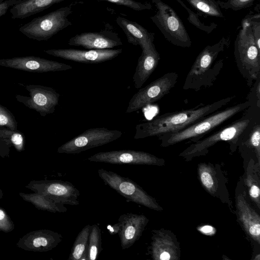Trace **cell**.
I'll return each mask as SVG.
<instances>
[{
	"mask_svg": "<svg viewBox=\"0 0 260 260\" xmlns=\"http://www.w3.org/2000/svg\"><path fill=\"white\" fill-rule=\"evenodd\" d=\"M234 96L227 97L202 107L168 112L157 115L136 126L134 139L159 136L179 131L217 111L230 103Z\"/></svg>",
	"mask_w": 260,
	"mask_h": 260,
	"instance_id": "6da1fadb",
	"label": "cell"
},
{
	"mask_svg": "<svg viewBox=\"0 0 260 260\" xmlns=\"http://www.w3.org/2000/svg\"><path fill=\"white\" fill-rule=\"evenodd\" d=\"M229 37H222L216 43L206 46L196 57L183 86L184 90L198 91L213 85L223 68L224 59L217 60L230 45Z\"/></svg>",
	"mask_w": 260,
	"mask_h": 260,
	"instance_id": "7a4b0ae2",
	"label": "cell"
},
{
	"mask_svg": "<svg viewBox=\"0 0 260 260\" xmlns=\"http://www.w3.org/2000/svg\"><path fill=\"white\" fill-rule=\"evenodd\" d=\"M244 114L207 137L196 141L180 153L179 156L186 159L206 154L208 149L220 142H226L234 149L238 146L243 133L256 119L260 118V107L250 105Z\"/></svg>",
	"mask_w": 260,
	"mask_h": 260,
	"instance_id": "3957f363",
	"label": "cell"
},
{
	"mask_svg": "<svg viewBox=\"0 0 260 260\" xmlns=\"http://www.w3.org/2000/svg\"><path fill=\"white\" fill-rule=\"evenodd\" d=\"M250 106V102L247 100L222 110L216 111L179 131L159 136L160 145L167 147L185 140H190L193 142L198 141Z\"/></svg>",
	"mask_w": 260,
	"mask_h": 260,
	"instance_id": "277c9868",
	"label": "cell"
},
{
	"mask_svg": "<svg viewBox=\"0 0 260 260\" xmlns=\"http://www.w3.org/2000/svg\"><path fill=\"white\" fill-rule=\"evenodd\" d=\"M234 57L237 68L247 85L260 78V49L250 26L241 25L234 43Z\"/></svg>",
	"mask_w": 260,
	"mask_h": 260,
	"instance_id": "5b68a950",
	"label": "cell"
},
{
	"mask_svg": "<svg viewBox=\"0 0 260 260\" xmlns=\"http://www.w3.org/2000/svg\"><path fill=\"white\" fill-rule=\"evenodd\" d=\"M156 13L150 17L165 39L172 44L188 48L192 42L186 28L175 10L161 0H151Z\"/></svg>",
	"mask_w": 260,
	"mask_h": 260,
	"instance_id": "8992f818",
	"label": "cell"
},
{
	"mask_svg": "<svg viewBox=\"0 0 260 260\" xmlns=\"http://www.w3.org/2000/svg\"><path fill=\"white\" fill-rule=\"evenodd\" d=\"M70 6L60 8L42 16L36 17L20 26L19 31L29 39L46 41L72 23L68 19L72 13Z\"/></svg>",
	"mask_w": 260,
	"mask_h": 260,
	"instance_id": "52a82bcc",
	"label": "cell"
},
{
	"mask_svg": "<svg viewBox=\"0 0 260 260\" xmlns=\"http://www.w3.org/2000/svg\"><path fill=\"white\" fill-rule=\"evenodd\" d=\"M98 173L106 185L127 201L156 211L162 210L154 198L129 178L104 169H99Z\"/></svg>",
	"mask_w": 260,
	"mask_h": 260,
	"instance_id": "ba28073f",
	"label": "cell"
},
{
	"mask_svg": "<svg viewBox=\"0 0 260 260\" xmlns=\"http://www.w3.org/2000/svg\"><path fill=\"white\" fill-rule=\"evenodd\" d=\"M122 135V133L118 130H110L106 127L90 128L61 145L57 152L78 154L112 142Z\"/></svg>",
	"mask_w": 260,
	"mask_h": 260,
	"instance_id": "9c48e42d",
	"label": "cell"
},
{
	"mask_svg": "<svg viewBox=\"0 0 260 260\" xmlns=\"http://www.w3.org/2000/svg\"><path fill=\"white\" fill-rule=\"evenodd\" d=\"M178 76L176 72H169L140 88L130 100L126 113L137 111L161 99L175 86Z\"/></svg>",
	"mask_w": 260,
	"mask_h": 260,
	"instance_id": "30bf717a",
	"label": "cell"
},
{
	"mask_svg": "<svg viewBox=\"0 0 260 260\" xmlns=\"http://www.w3.org/2000/svg\"><path fill=\"white\" fill-rule=\"evenodd\" d=\"M24 86L29 92V96L17 94L15 98L18 102L43 117L55 111L60 94L54 89L40 85L28 84Z\"/></svg>",
	"mask_w": 260,
	"mask_h": 260,
	"instance_id": "8fae6325",
	"label": "cell"
},
{
	"mask_svg": "<svg viewBox=\"0 0 260 260\" xmlns=\"http://www.w3.org/2000/svg\"><path fill=\"white\" fill-rule=\"evenodd\" d=\"M95 162L115 165H143L161 166L164 160L148 152L134 150H112L96 153L87 158Z\"/></svg>",
	"mask_w": 260,
	"mask_h": 260,
	"instance_id": "7c38bea8",
	"label": "cell"
},
{
	"mask_svg": "<svg viewBox=\"0 0 260 260\" xmlns=\"http://www.w3.org/2000/svg\"><path fill=\"white\" fill-rule=\"evenodd\" d=\"M50 55L84 63H99L110 60L121 53L122 49H51L44 51Z\"/></svg>",
	"mask_w": 260,
	"mask_h": 260,
	"instance_id": "4fadbf2b",
	"label": "cell"
},
{
	"mask_svg": "<svg viewBox=\"0 0 260 260\" xmlns=\"http://www.w3.org/2000/svg\"><path fill=\"white\" fill-rule=\"evenodd\" d=\"M0 66L35 73L64 71L70 65L38 56H26L0 59Z\"/></svg>",
	"mask_w": 260,
	"mask_h": 260,
	"instance_id": "5bb4252c",
	"label": "cell"
},
{
	"mask_svg": "<svg viewBox=\"0 0 260 260\" xmlns=\"http://www.w3.org/2000/svg\"><path fill=\"white\" fill-rule=\"evenodd\" d=\"M148 219L143 214L127 213L121 215L116 223L117 234L123 250L132 247L142 236Z\"/></svg>",
	"mask_w": 260,
	"mask_h": 260,
	"instance_id": "9a60e30c",
	"label": "cell"
},
{
	"mask_svg": "<svg viewBox=\"0 0 260 260\" xmlns=\"http://www.w3.org/2000/svg\"><path fill=\"white\" fill-rule=\"evenodd\" d=\"M68 44L87 49H112L122 45L118 35L109 31L85 32L77 34L71 38Z\"/></svg>",
	"mask_w": 260,
	"mask_h": 260,
	"instance_id": "2e32d148",
	"label": "cell"
},
{
	"mask_svg": "<svg viewBox=\"0 0 260 260\" xmlns=\"http://www.w3.org/2000/svg\"><path fill=\"white\" fill-rule=\"evenodd\" d=\"M116 22L125 34L128 42L140 46L142 52L148 51L155 46L154 33L149 32L138 23L121 16L116 18Z\"/></svg>",
	"mask_w": 260,
	"mask_h": 260,
	"instance_id": "e0dca14e",
	"label": "cell"
},
{
	"mask_svg": "<svg viewBox=\"0 0 260 260\" xmlns=\"http://www.w3.org/2000/svg\"><path fill=\"white\" fill-rule=\"evenodd\" d=\"M237 207L239 220L249 236L260 243V217L250 206L244 197L239 194L237 197Z\"/></svg>",
	"mask_w": 260,
	"mask_h": 260,
	"instance_id": "ac0fdd59",
	"label": "cell"
},
{
	"mask_svg": "<svg viewBox=\"0 0 260 260\" xmlns=\"http://www.w3.org/2000/svg\"><path fill=\"white\" fill-rule=\"evenodd\" d=\"M160 58L155 46L148 51L142 52L133 77L136 88L142 87L156 68Z\"/></svg>",
	"mask_w": 260,
	"mask_h": 260,
	"instance_id": "d6986e66",
	"label": "cell"
},
{
	"mask_svg": "<svg viewBox=\"0 0 260 260\" xmlns=\"http://www.w3.org/2000/svg\"><path fill=\"white\" fill-rule=\"evenodd\" d=\"M46 192L57 203L71 206L79 204L80 191L69 181L52 182L47 186Z\"/></svg>",
	"mask_w": 260,
	"mask_h": 260,
	"instance_id": "ffe728a7",
	"label": "cell"
},
{
	"mask_svg": "<svg viewBox=\"0 0 260 260\" xmlns=\"http://www.w3.org/2000/svg\"><path fill=\"white\" fill-rule=\"evenodd\" d=\"M149 253L154 259H177L176 247L170 237L160 231H153Z\"/></svg>",
	"mask_w": 260,
	"mask_h": 260,
	"instance_id": "44dd1931",
	"label": "cell"
},
{
	"mask_svg": "<svg viewBox=\"0 0 260 260\" xmlns=\"http://www.w3.org/2000/svg\"><path fill=\"white\" fill-rule=\"evenodd\" d=\"M65 0H21L10 9L13 19H24Z\"/></svg>",
	"mask_w": 260,
	"mask_h": 260,
	"instance_id": "7402d4cb",
	"label": "cell"
},
{
	"mask_svg": "<svg viewBox=\"0 0 260 260\" xmlns=\"http://www.w3.org/2000/svg\"><path fill=\"white\" fill-rule=\"evenodd\" d=\"M91 225L84 226L78 233L73 243L69 260H88V245Z\"/></svg>",
	"mask_w": 260,
	"mask_h": 260,
	"instance_id": "603a6c76",
	"label": "cell"
},
{
	"mask_svg": "<svg viewBox=\"0 0 260 260\" xmlns=\"http://www.w3.org/2000/svg\"><path fill=\"white\" fill-rule=\"evenodd\" d=\"M198 11V13L207 16L223 18L218 0H185Z\"/></svg>",
	"mask_w": 260,
	"mask_h": 260,
	"instance_id": "cb8c5ba5",
	"label": "cell"
},
{
	"mask_svg": "<svg viewBox=\"0 0 260 260\" xmlns=\"http://www.w3.org/2000/svg\"><path fill=\"white\" fill-rule=\"evenodd\" d=\"M102 248V236L101 228L98 224L91 225L88 245V260L98 258Z\"/></svg>",
	"mask_w": 260,
	"mask_h": 260,
	"instance_id": "d4e9b609",
	"label": "cell"
},
{
	"mask_svg": "<svg viewBox=\"0 0 260 260\" xmlns=\"http://www.w3.org/2000/svg\"><path fill=\"white\" fill-rule=\"evenodd\" d=\"M198 174L203 186L211 194H214L217 187L212 168L205 164H201L198 167Z\"/></svg>",
	"mask_w": 260,
	"mask_h": 260,
	"instance_id": "484cf974",
	"label": "cell"
},
{
	"mask_svg": "<svg viewBox=\"0 0 260 260\" xmlns=\"http://www.w3.org/2000/svg\"><path fill=\"white\" fill-rule=\"evenodd\" d=\"M188 12V21L197 28L207 33H211L217 27V24L214 22L207 24L203 22L199 18L202 15L199 13H195L186 6L181 0L177 1Z\"/></svg>",
	"mask_w": 260,
	"mask_h": 260,
	"instance_id": "4316f807",
	"label": "cell"
},
{
	"mask_svg": "<svg viewBox=\"0 0 260 260\" xmlns=\"http://www.w3.org/2000/svg\"><path fill=\"white\" fill-rule=\"evenodd\" d=\"M258 181H257L255 177L250 173L246 175L245 183L248 189L249 196L251 199L257 205L259 208L260 189Z\"/></svg>",
	"mask_w": 260,
	"mask_h": 260,
	"instance_id": "83f0119b",
	"label": "cell"
},
{
	"mask_svg": "<svg viewBox=\"0 0 260 260\" xmlns=\"http://www.w3.org/2000/svg\"><path fill=\"white\" fill-rule=\"evenodd\" d=\"M18 123L13 114L6 107L0 104V126L11 130H17Z\"/></svg>",
	"mask_w": 260,
	"mask_h": 260,
	"instance_id": "f1b7e54d",
	"label": "cell"
},
{
	"mask_svg": "<svg viewBox=\"0 0 260 260\" xmlns=\"http://www.w3.org/2000/svg\"><path fill=\"white\" fill-rule=\"evenodd\" d=\"M255 0H228L223 2L218 0L220 8L231 9L234 11L246 9L252 6Z\"/></svg>",
	"mask_w": 260,
	"mask_h": 260,
	"instance_id": "f546056e",
	"label": "cell"
},
{
	"mask_svg": "<svg viewBox=\"0 0 260 260\" xmlns=\"http://www.w3.org/2000/svg\"><path fill=\"white\" fill-rule=\"evenodd\" d=\"M116 5H121L129 8L134 10L141 11L150 10L152 8L150 3L148 2L141 3L135 0H103Z\"/></svg>",
	"mask_w": 260,
	"mask_h": 260,
	"instance_id": "4dcf8cb0",
	"label": "cell"
},
{
	"mask_svg": "<svg viewBox=\"0 0 260 260\" xmlns=\"http://www.w3.org/2000/svg\"><path fill=\"white\" fill-rule=\"evenodd\" d=\"M250 89L248 100L250 105H255L260 107V78L256 80Z\"/></svg>",
	"mask_w": 260,
	"mask_h": 260,
	"instance_id": "1f68e13d",
	"label": "cell"
},
{
	"mask_svg": "<svg viewBox=\"0 0 260 260\" xmlns=\"http://www.w3.org/2000/svg\"><path fill=\"white\" fill-rule=\"evenodd\" d=\"M21 0H4L0 2V19L5 15L9 8Z\"/></svg>",
	"mask_w": 260,
	"mask_h": 260,
	"instance_id": "d6a6232c",
	"label": "cell"
},
{
	"mask_svg": "<svg viewBox=\"0 0 260 260\" xmlns=\"http://www.w3.org/2000/svg\"><path fill=\"white\" fill-rule=\"evenodd\" d=\"M109 233L111 235H115L117 234V226L116 223L107 226Z\"/></svg>",
	"mask_w": 260,
	"mask_h": 260,
	"instance_id": "836d02e7",
	"label": "cell"
},
{
	"mask_svg": "<svg viewBox=\"0 0 260 260\" xmlns=\"http://www.w3.org/2000/svg\"><path fill=\"white\" fill-rule=\"evenodd\" d=\"M212 227H211L210 226H205L202 228V230L201 231L203 233L207 234L208 233H210L211 232V231H212Z\"/></svg>",
	"mask_w": 260,
	"mask_h": 260,
	"instance_id": "e575fe53",
	"label": "cell"
},
{
	"mask_svg": "<svg viewBox=\"0 0 260 260\" xmlns=\"http://www.w3.org/2000/svg\"><path fill=\"white\" fill-rule=\"evenodd\" d=\"M5 216V214L4 212L2 210H0V220L3 219Z\"/></svg>",
	"mask_w": 260,
	"mask_h": 260,
	"instance_id": "d590c367",
	"label": "cell"
},
{
	"mask_svg": "<svg viewBox=\"0 0 260 260\" xmlns=\"http://www.w3.org/2000/svg\"><path fill=\"white\" fill-rule=\"evenodd\" d=\"M4 1V0H0V2H2V1Z\"/></svg>",
	"mask_w": 260,
	"mask_h": 260,
	"instance_id": "8d00e7d4",
	"label": "cell"
}]
</instances>
